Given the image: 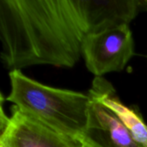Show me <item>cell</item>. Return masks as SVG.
I'll list each match as a JSON object with an SVG mask.
<instances>
[{
	"instance_id": "1",
	"label": "cell",
	"mask_w": 147,
	"mask_h": 147,
	"mask_svg": "<svg viewBox=\"0 0 147 147\" xmlns=\"http://www.w3.org/2000/svg\"><path fill=\"white\" fill-rule=\"evenodd\" d=\"M88 34L81 0H0L1 59L10 71L73 67Z\"/></svg>"
},
{
	"instance_id": "2",
	"label": "cell",
	"mask_w": 147,
	"mask_h": 147,
	"mask_svg": "<svg viewBox=\"0 0 147 147\" xmlns=\"http://www.w3.org/2000/svg\"><path fill=\"white\" fill-rule=\"evenodd\" d=\"M9 76L11 89L6 101L79 143L88 121L89 95L44 85L21 70L10 71Z\"/></svg>"
},
{
	"instance_id": "3",
	"label": "cell",
	"mask_w": 147,
	"mask_h": 147,
	"mask_svg": "<svg viewBox=\"0 0 147 147\" xmlns=\"http://www.w3.org/2000/svg\"><path fill=\"white\" fill-rule=\"evenodd\" d=\"M134 55V41L127 24L88 34L83 41L82 56L96 77L123 71Z\"/></svg>"
},
{
	"instance_id": "4",
	"label": "cell",
	"mask_w": 147,
	"mask_h": 147,
	"mask_svg": "<svg viewBox=\"0 0 147 147\" xmlns=\"http://www.w3.org/2000/svg\"><path fill=\"white\" fill-rule=\"evenodd\" d=\"M0 147H82L76 140L53 129L37 119L11 108L7 117L1 108Z\"/></svg>"
},
{
	"instance_id": "5",
	"label": "cell",
	"mask_w": 147,
	"mask_h": 147,
	"mask_svg": "<svg viewBox=\"0 0 147 147\" xmlns=\"http://www.w3.org/2000/svg\"><path fill=\"white\" fill-rule=\"evenodd\" d=\"M90 97L87 126L79 139L82 147H143L109 109Z\"/></svg>"
},
{
	"instance_id": "6",
	"label": "cell",
	"mask_w": 147,
	"mask_h": 147,
	"mask_svg": "<svg viewBox=\"0 0 147 147\" xmlns=\"http://www.w3.org/2000/svg\"><path fill=\"white\" fill-rule=\"evenodd\" d=\"M89 34L130 22L147 9V0H81Z\"/></svg>"
},
{
	"instance_id": "7",
	"label": "cell",
	"mask_w": 147,
	"mask_h": 147,
	"mask_svg": "<svg viewBox=\"0 0 147 147\" xmlns=\"http://www.w3.org/2000/svg\"><path fill=\"white\" fill-rule=\"evenodd\" d=\"M89 95L109 109L133 134L136 141L147 147V125L141 115L126 106L118 97L112 84L102 77H95Z\"/></svg>"
}]
</instances>
